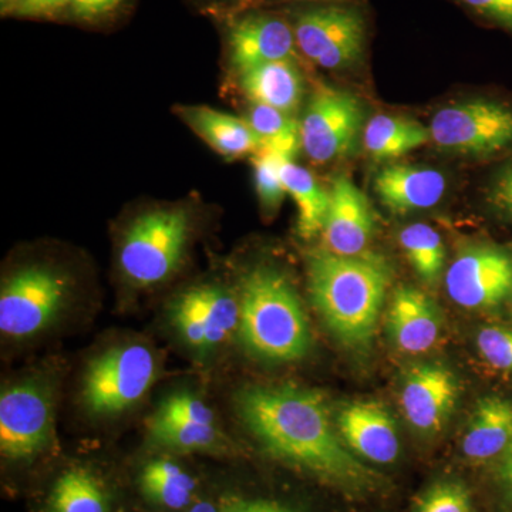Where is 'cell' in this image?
Instances as JSON below:
<instances>
[{"label":"cell","instance_id":"484cf974","mask_svg":"<svg viewBox=\"0 0 512 512\" xmlns=\"http://www.w3.org/2000/svg\"><path fill=\"white\" fill-rule=\"evenodd\" d=\"M141 494L160 507L181 510L191 503L195 480L180 464L165 458L150 461L138 477Z\"/></svg>","mask_w":512,"mask_h":512},{"label":"cell","instance_id":"9a60e30c","mask_svg":"<svg viewBox=\"0 0 512 512\" xmlns=\"http://www.w3.org/2000/svg\"><path fill=\"white\" fill-rule=\"evenodd\" d=\"M329 192L322 231L326 251L342 256L365 254L375 232V215L365 192L348 175L335 178Z\"/></svg>","mask_w":512,"mask_h":512},{"label":"cell","instance_id":"d4e9b609","mask_svg":"<svg viewBox=\"0 0 512 512\" xmlns=\"http://www.w3.org/2000/svg\"><path fill=\"white\" fill-rule=\"evenodd\" d=\"M46 512H110L109 495L92 471L70 468L53 484Z\"/></svg>","mask_w":512,"mask_h":512},{"label":"cell","instance_id":"52a82bcc","mask_svg":"<svg viewBox=\"0 0 512 512\" xmlns=\"http://www.w3.org/2000/svg\"><path fill=\"white\" fill-rule=\"evenodd\" d=\"M56 444L55 397L49 383L26 379L0 396V453L6 460L29 461Z\"/></svg>","mask_w":512,"mask_h":512},{"label":"cell","instance_id":"4316f807","mask_svg":"<svg viewBox=\"0 0 512 512\" xmlns=\"http://www.w3.org/2000/svg\"><path fill=\"white\" fill-rule=\"evenodd\" d=\"M245 120L261 141V148L265 150L293 160L299 147H302L301 123L292 114L251 103Z\"/></svg>","mask_w":512,"mask_h":512},{"label":"cell","instance_id":"2e32d148","mask_svg":"<svg viewBox=\"0 0 512 512\" xmlns=\"http://www.w3.org/2000/svg\"><path fill=\"white\" fill-rule=\"evenodd\" d=\"M456 377L441 365L413 367L404 379L400 403L414 429L436 433L456 406Z\"/></svg>","mask_w":512,"mask_h":512},{"label":"cell","instance_id":"277c9868","mask_svg":"<svg viewBox=\"0 0 512 512\" xmlns=\"http://www.w3.org/2000/svg\"><path fill=\"white\" fill-rule=\"evenodd\" d=\"M299 55L325 70L339 72L362 62L370 25L359 0L298 5L288 15Z\"/></svg>","mask_w":512,"mask_h":512},{"label":"cell","instance_id":"d6986e66","mask_svg":"<svg viewBox=\"0 0 512 512\" xmlns=\"http://www.w3.org/2000/svg\"><path fill=\"white\" fill-rule=\"evenodd\" d=\"M387 328L397 348L419 355L436 345L441 329L440 313L423 292L400 288L390 303Z\"/></svg>","mask_w":512,"mask_h":512},{"label":"cell","instance_id":"ffe728a7","mask_svg":"<svg viewBox=\"0 0 512 512\" xmlns=\"http://www.w3.org/2000/svg\"><path fill=\"white\" fill-rule=\"evenodd\" d=\"M512 443V396L491 393L476 404L466 434L463 451L474 463L498 460Z\"/></svg>","mask_w":512,"mask_h":512},{"label":"cell","instance_id":"7402d4cb","mask_svg":"<svg viewBox=\"0 0 512 512\" xmlns=\"http://www.w3.org/2000/svg\"><path fill=\"white\" fill-rule=\"evenodd\" d=\"M239 84L252 104H262L288 114L295 113L301 104L303 80L298 60L256 66L239 74Z\"/></svg>","mask_w":512,"mask_h":512},{"label":"cell","instance_id":"7a4b0ae2","mask_svg":"<svg viewBox=\"0 0 512 512\" xmlns=\"http://www.w3.org/2000/svg\"><path fill=\"white\" fill-rule=\"evenodd\" d=\"M308 284L313 305L340 342L362 348L373 339L390 285L380 259L320 249L308 256Z\"/></svg>","mask_w":512,"mask_h":512},{"label":"cell","instance_id":"4fadbf2b","mask_svg":"<svg viewBox=\"0 0 512 512\" xmlns=\"http://www.w3.org/2000/svg\"><path fill=\"white\" fill-rule=\"evenodd\" d=\"M228 19V62L238 76L261 64L298 60V47L288 16L249 8Z\"/></svg>","mask_w":512,"mask_h":512},{"label":"cell","instance_id":"7c38bea8","mask_svg":"<svg viewBox=\"0 0 512 512\" xmlns=\"http://www.w3.org/2000/svg\"><path fill=\"white\" fill-rule=\"evenodd\" d=\"M168 316L190 348L208 353L238 330L239 301L222 286H194L175 296Z\"/></svg>","mask_w":512,"mask_h":512},{"label":"cell","instance_id":"1f68e13d","mask_svg":"<svg viewBox=\"0 0 512 512\" xmlns=\"http://www.w3.org/2000/svg\"><path fill=\"white\" fill-rule=\"evenodd\" d=\"M484 25L512 36V0H453Z\"/></svg>","mask_w":512,"mask_h":512},{"label":"cell","instance_id":"8d00e7d4","mask_svg":"<svg viewBox=\"0 0 512 512\" xmlns=\"http://www.w3.org/2000/svg\"><path fill=\"white\" fill-rule=\"evenodd\" d=\"M497 476L503 488L505 500L512 507V443L503 456L498 458Z\"/></svg>","mask_w":512,"mask_h":512},{"label":"cell","instance_id":"74e56055","mask_svg":"<svg viewBox=\"0 0 512 512\" xmlns=\"http://www.w3.org/2000/svg\"><path fill=\"white\" fill-rule=\"evenodd\" d=\"M210 9L227 13L228 16L249 8H256L258 0H202Z\"/></svg>","mask_w":512,"mask_h":512},{"label":"cell","instance_id":"ac0fdd59","mask_svg":"<svg viewBox=\"0 0 512 512\" xmlns=\"http://www.w3.org/2000/svg\"><path fill=\"white\" fill-rule=\"evenodd\" d=\"M446 188L443 173L423 165H387L375 178L377 197L397 215L433 208L446 194Z\"/></svg>","mask_w":512,"mask_h":512},{"label":"cell","instance_id":"83f0119b","mask_svg":"<svg viewBox=\"0 0 512 512\" xmlns=\"http://www.w3.org/2000/svg\"><path fill=\"white\" fill-rule=\"evenodd\" d=\"M399 241L414 272L423 281L436 282L446 265V248L439 232L430 225L417 222L400 232Z\"/></svg>","mask_w":512,"mask_h":512},{"label":"cell","instance_id":"f1b7e54d","mask_svg":"<svg viewBox=\"0 0 512 512\" xmlns=\"http://www.w3.org/2000/svg\"><path fill=\"white\" fill-rule=\"evenodd\" d=\"M284 160L285 157L278 156L265 148H259L254 156H251L256 192H258L262 207L268 212L278 210L284 202L286 190L281 177L282 161Z\"/></svg>","mask_w":512,"mask_h":512},{"label":"cell","instance_id":"5bb4252c","mask_svg":"<svg viewBox=\"0 0 512 512\" xmlns=\"http://www.w3.org/2000/svg\"><path fill=\"white\" fill-rule=\"evenodd\" d=\"M147 433L154 447L178 453L224 448V437L214 413L190 392H175L165 397L148 420Z\"/></svg>","mask_w":512,"mask_h":512},{"label":"cell","instance_id":"d6a6232c","mask_svg":"<svg viewBox=\"0 0 512 512\" xmlns=\"http://www.w3.org/2000/svg\"><path fill=\"white\" fill-rule=\"evenodd\" d=\"M128 0H70L66 12L76 22L97 25L117 15Z\"/></svg>","mask_w":512,"mask_h":512},{"label":"cell","instance_id":"5b68a950","mask_svg":"<svg viewBox=\"0 0 512 512\" xmlns=\"http://www.w3.org/2000/svg\"><path fill=\"white\" fill-rule=\"evenodd\" d=\"M190 232L191 218L184 208H163L136 218L120 248L127 281L140 288L167 281L183 262Z\"/></svg>","mask_w":512,"mask_h":512},{"label":"cell","instance_id":"60d3db41","mask_svg":"<svg viewBox=\"0 0 512 512\" xmlns=\"http://www.w3.org/2000/svg\"><path fill=\"white\" fill-rule=\"evenodd\" d=\"M20 0H0V6H2L3 12L9 13L15 10L16 6L19 5Z\"/></svg>","mask_w":512,"mask_h":512},{"label":"cell","instance_id":"44dd1931","mask_svg":"<svg viewBox=\"0 0 512 512\" xmlns=\"http://www.w3.org/2000/svg\"><path fill=\"white\" fill-rule=\"evenodd\" d=\"M178 114L205 143L228 160L254 156L261 141L248 121L211 107H181Z\"/></svg>","mask_w":512,"mask_h":512},{"label":"cell","instance_id":"30bf717a","mask_svg":"<svg viewBox=\"0 0 512 512\" xmlns=\"http://www.w3.org/2000/svg\"><path fill=\"white\" fill-rule=\"evenodd\" d=\"M362 103L355 94L322 87L316 90L301 121V143L309 160L328 164L348 156L363 127Z\"/></svg>","mask_w":512,"mask_h":512},{"label":"cell","instance_id":"f35d334b","mask_svg":"<svg viewBox=\"0 0 512 512\" xmlns=\"http://www.w3.org/2000/svg\"><path fill=\"white\" fill-rule=\"evenodd\" d=\"M188 512H221V507H217V505L210 503V501H200L195 505H192V508Z\"/></svg>","mask_w":512,"mask_h":512},{"label":"cell","instance_id":"ab89813d","mask_svg":"<svg viewBox=\"0 0 512 512\" xmlns=\"http://www.w3.org/2000/svg\"><path fill=\"white\" fill-rule=\"evenodd\" d=\"M278 2L295 3V5H309V3L342 2V0H278Z\"/></svg>","mask_w":512,"mask_h":512},{"label":"cell","instance_id":"e0dca14e","mask_svg":"<svg viewBox=\"0 0 512 512\" xmlns=\"http://www.w3.org/2000/svg\"><path fill=\"white\" fill-rule=\"evenodd\" d=\"M340 437L355 453L377 464H390L399 457L396 426L383 404L356 402L340 410Z\"/></svg>","mask_w":512,"mask_h":512},{"label":"cell","instance_id":"e575fe53","mask_svg":"<svg viewBox=\"0 0 512 512\" xmlns=\"http://www.w3.org/2000/svg\"><path fill=\"white\" fill-rule=\"evenodd\" d=\"M70 0H20L13 12L25 18H52L66 12Z\"/></svg>","mask_w":512,"mask_h":512},{"label":"cell","instance_id":"9c48e42d","mask_svg":"<svg viewBox=\"0 0 512 512\" xmlns=\"http://www.w3.org/2000/svg\"><path fill=\"white\" fill-rule=\"evenodd\" d=\"M70 293L66 275L45 265L19 269L3 282L0 292V330L10 339L42 332L57 318Z\"/></svg>","mask_w":512,"mask_h":512},{"label":"cell","instance_id":"3957f363","mask_svg":"<svg viewBox=\"0 0 512 512\" xmlns=\"http://www.w3.org/2000/svg\"><path fill=\"white\" fill-rule=\"evenodd\" d=\"M239 338L252 355L271 362H293L311 349L308 316L298 293L278 269L259 265L242 276Z\"/></svg>","mask_w":512,"mask_h":512},{"label":"cell","instance_id":"d590c367","mask_svg":"<svg viewBox=\"0 0 512 512\" xmlns=\"http://www.w3.org/2000/svg\"><path fill=\"white\" fill-rule=\"evenodd\" d=\"M221 512H296L288 505L274 500H245V498H228L222 501Z\"/></svg>","mask_w":512,"mask_h":512},{"label":"cell","instance_id":"836d02e7","mask_svg":"<svg viewBox=\"0 0 512 512\" xmlns=\"http://www.w3.org/2000/svg\"><path fill=\"white\" fill-rule=\"evenodd\" d=\"M487 200L498 214L512 221V161L494 175L488 187Z\"/></svg>","mask_w":512,"mask_h":512},{"label":"cell","instance_id":"4dcf8cb0","mask_svg":"<svg viewBox=\"0 0 512 512\" xmlns=\"http://www.w3.org/2000/svg\"><path fill=\"white\" fill-rule=\"evenodd\" d=\"M416 512H474L467 488L444 481L433 485L417 504Z\"/></svg>","mask_w":512,"mask_h":512},{"label":"cell","instance_id":"603a6c76","mask_svg":"<svg viewBox=\"0 0 512 512\" xmlns=\"http://www.w3.org/2000/svg\"><path fill=\"white\" fill-rule=\"evenodd\" d=\"M281 177L298 210V234L303 239L318 237L328 215L330 192L306 168L288 158L282 161Z\"/></svg>","mask_w":512,"mask_h":512},{"label":"cell","instance_id":"ba28073f","mask_svg":"<svg viewBox=\"0 0 512 512\" xmlns=\"http://www.w3.org/2000/svg\"><path fill=\"white\" fill-rule=\"evenodd\" d=\"M430 138L441 150L474 157H491L512 148V106L476 99L437 111Z\"/></svg>","mask_w":512,"mask_h":512},{"label":"cell","instance_id":"8fae6325","mask_svg":"<svg viewBox=\"0 0 512 512\" xmlns=\"http://www.w3.org/2000/svg\"><path fill=\"white\" fill-rule=\"evenodd\" d=\"M446 289L470 311H497L512 303V251L495 245L467 249L448 268Z\"/></svg>","mask_w":512,"mask_h":512},{"label":"cell","instance_id":"b9f144b4","mask_svg":"<svg viewBox=\"0 0 512 512\" xmlns=\"http://www.w3.org/2000/svg\"><path fill=\"white\" fill-rule=\"evenodd\" d=\"M511 309H512V303H511Z\"/></svg>","mask_w":512,"mask_h":512},{"label":"cell","instance_id":"f546056e","mask_svg":"<svg viewBox=\"0 0 512 512\" xmlns=\"http://www.w3.org/2000/svg\"><path fill=\"white\" fill-rule=\"evenodd\" d=\"M476 345L481 359L495 372L512 377V325L494 323L478 332Z\"/></svg>","mask_w":512,"mask_h":512},{"label":"cell","instance_id":"6da1fadb","mask_svg":"<svg viewBox=\"0 0 512 512\" xmlns=\"http://www.w3.org/2000/svg\"><path fill=\"white\" fill-rule=\"evenodd\" d=\"M235 404L272 457L349 491L375 487L379 477L350 453L322 394L292 384H255L239 390Z\"/></svg>","mask_w":512,"mask_h":512},{"label":"cell","instance_id":"8992f818","mask_svg":"<svg viewBox=\"0 0 512 512\" xmlns=\"http://www.w3.org/2000/svg\"><path fill=\"white\" fill-rule=\"evenodd\" d=\"M156 373V357L144 345L107 350L94 357L84 372V407L96 416L126 412L143 399L156 379Z\"/></svg>","mask_w":512,"mask_h":512},{"label":"cell","instance_id":"cb8c5ba5","mask_svg":"<svg viewBox=\"0 0 512 512\" xmlns=\"http://www.w3.org/2000/svg\"><path fill=\"white\" fill-rule=\"evenodd\" d=\"M430 130L419 121L379 114L367 121L363 146L376 160H393L429 143Z\"/></svg>","mask_w":512,"mask_h":512}]
</instances>
